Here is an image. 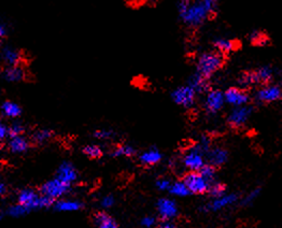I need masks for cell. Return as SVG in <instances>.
<instances>
[{
    "instance_id": "f35d334b",
    "label": "cell",
    "mask_w": 282,
    "mask_h": 228,
    "mask_svg": "<svg viewBox=\"0 0 282 228\" xmlns=\"http://www.w3.org/2000/svg\"><path fill=\"white\" fill-rule=\"evenodd\" d=\"M10 137V126H8L6 124L0 125V139L6 140L7 138Z\"/></svg>"
},
{
    "instance_id": "8992f818",
    "label": "cell",
    "mask_w": 282,
    "mask_h": 228,
    "mask_svg": "<svg viewBox=\"0 0 282 228\" xmlns=\"http://www.w3.org/2000/svg\"><path fill=\"white\" fill-rule=\"evenodd\" d=\"M204 152L195 144L194 147L190 148L183 157V165L186 168L193 172L201 171V169L206 165Z\"/></svg>"
},
{
    "instance_id": "52a82bcc",
    "label": "cell",
    "mask_w": 282,
    "mask_h": 228,
    "mask_svg": "<svg viewBox=\"0 0 282 228\" xmlns=\"http://www.w3.org/2000/svg\"><path fill=\"white\" fill-rule=\"evenodd\" d=\"M196 93L193 88H191L189 85L180 86L172 93V100L178 105H181L183 108H192L195 102Z\"/></svg>"
},
{
    "instance_id": "cb8c5ba5",
    "label": "cell",
    "mask_w": 282,
    "mask_h": 228,
    "mask_svg": "<svg viewBox=\"0 0 282 228\" xmlns=\"http://www.w3.org/2000/svg\"><path fill=\"white\" fill-rule=\"evenodd\" d=\"M95 223L98 228H117L116 222L106 213H98L95 216Z\"/></svg>"
},
{
    "instance_id": "7bdbcfd3",
    "label": "cell",
    "mask_w": 282,
    "mask_h": 228,
    "mask_svg": "<svg viewBox=\"0 0 282 228\" xmlns=\"http://www.w3.org/2000/svg\"><path fill=\"white\" fill-rule=\"evenodd\" d=\"M161 228H177V227L174 226L173 224H171V223H164V224L161 226Z\"/></svg>"
},
{
    "instance_id": "74e56055",
    "label": "cell",
    "mask_w": 282,
    "mask_h": 228,
    "mask_svg": "<svg viewBox=\"0 0 282 228\" xmlns=\"http://www.w3.org/2000/svg\"><path fill=\"white\" fill-rule=\"evenodd\" d=\"M171 185L172 184L170 183V181L167 179H159L156 182V186L158 189H161V191H170Z\"/></svg>"
},
{
    "instance_id": "ba28073f",
    "label": "cell",
    "mask_w": 282,
    "mask_h": 228,
    "mask_svg": "<svg viewBox=\"0 0 282 228\" xmlns=\"http://www.w3.org/2000/svg\"><path fill=\"white\" fill-rule=\"evenodd\" d=\"M224 103H225L224 94L222 92H220V90L213 89V90H209L207 95H206L204 107L205 110L208 113L215 114L223 108Z\"/></svg>"
},
{
    "instance_id": "277c9868",
    "label": "cell",
    "mask_w": 282,
    "mask_h": 228,
    "mask_svg": "<svg viewBox=\"0 0 282 228\" xmlns=\"http://www.w3.org/2000/svg\"><path fill=\"white\" fill-rule=\"evenodd\" d=\"M183 182L187 186L190 193H193V194H204L206 192H208L211 185L209 182L202 176L200 171L198 172L190 171L185 176Z\"/></svg>"
},
{
    "instance_id": "3957f363",
    "label": "cell",
    "mask_w": 282,
    "mask_h": 228,
    "mask_svg": "<svg viewBox=\"0 0 282 228\" xmlns=\"http://www.w3.org/2000/svg\"><path fill=\"white\" fill-rule=\"evenodd\" d=\"M18 201L22 206L26 207L29 211L33 209H42V208H48L53 203V200L48 198L43 195L39 196L36 194L33 189H23L19 193L18 196Z\"/></svg>"
},
{
    "instance_id": "4dcf8cb0",
    "label": "cell",
    "mask_w": 282,
    "mask_h": 228,
    "mask_svg": "<svg viewBox=\"0 0 282 228\" xmlns=\"http://www.w3.org/2000/svg\"><path fill=\"white\" fill-rule=\"evenodd\" d=\"M29 210L24 207V206H22V204L18 203V204H14V206L10 207L9 209L7 210V213L8 215H10L12 217H20V216H23V215H25L26 213H28Z\"/></svg>"
},
{
    "instance_id": "ee69618b",
    "label": "cell",
    "mask_w": 282,
    "mask_h": 228,
    "mask_svg": "<svg viewBox=\"0 0 282 228\" xmlns=\"http://www.w3.org/2000/svg\"><path fill=\"white\" fill-rule=\"evenodd\" d=\"M6 192H7L6 184H5V183H2V184H0V193H2V195H5Z\"/></svg>"
},
{
    "instance_id": "7a4b0ae2",
    "label": "cell",
    "mask_w": 282,
    "mask_h": 228,
    "mask_svg": "<svg viewBox=\"0 0 282 228\" xmlns=\"http://www.w3.org/2000/svg\"><path fill=\"white\" fill-rule=\"evenodd\" d=\"M223 65V56L220 52L204 53L197 60V73L202 77L209 79Z\"/></svg>"
},
{
    "instance_id": "603a6c76",
    "label": "cell",
    "mask_w": 282,
    "mask_h": 228,
    "mask_svg": "<svg viewBox=\"0 0 282 228\" xmlns=\"http://www.w3.org/2000/svg\"><path fill=\"white\" fill-rule=\"evenodd\" d=\"M215 47L218 49V52L221 54L222 53H230L235 50L236 42L231 39H225V38H219L215 41Z\"/></svg>"
},
{
    "instance_id": "836d02e7",
    "label": "cell",
    "mask_w": 282,
    "mask_h": 228,
    "mask_svg": "<svg viewBox=\"0 0 282 228\" xmlns=\"http://www.w3.org/2000/svg\"><path fill=\"white\" fill-rule=\"evenodd\" d=\"M209 193L213 197V199L219 198V197H222L225 195V187L220 183H213L210 185Z\"/></svg>"
},
{
    "instance_id": "9c48e42d",
    "label": "cell",
    "mask_w": 282,
    "mask_h": 228,
    "mask_svg": "<svg viewBox=\"0 0 282 228\" xmlns=\"http://www.w3.org/2000/svg\"><path fill=\"white\" fill-rule=\"evenodd\" d=\"M224 97H225V102L233 105L234 108L245 107L250 100V97L245 90L237 87L228 88L224 93Z\"/></svg>"
},
{
    "instance_id": "4316f807",
    "label": "cell",
    "mask_w": 282,
    "mask_h": 228,
    "mask_svg": "<svg viewBox=\"0 0 282 228\" xmlns=\"http://www.w3.org/2000/svg\"><path fill=\"white\" fill-rule=\"evenodd\" d=\"M257 74V78L260 83H267L272 80L273 78V69L270 66H263L260 68L257 71H255Z\"/></svg>"
},
{
    "instance_id": "d4e9b609",
    "label": "cell",
    "mask_w": 282,
    "mask_h": 228,
    "mask_svg": "<svg viewBox=\"0 0 282 228\" xmlns=\"http://www.w3.org/2000/svg\"><path fill=\"white\" fill-rule=\"evenodd\" d=\"M258 83H260V81H258L256 72H246L239 79V84L241 87H249L258 84Z\"/></svg>"
},
{
    "instance_id": "7402d4cb",
    "label": "cell",
    "mask_w": 282,
    "mask_h": 228,
    "mask_svg": "<svg viewBox=\"0 0 282 228\" xmlns=\"http://www.w3.org/2000/svg\"><path fill=\"white\" fill-rule=\"evenodd\" d=\"M82 208V203L77 200H59L55 204V209L60 212H74Z\"/></svg>"
},
{
    "instance_id": "e575fe53",
    "label": "cell",
    "mask_w": 282,
    "mask_h": 228,
    "mask_svg": "<svg viewBox=\"0 0 282 228\" xmlns=\"http://www.w3.org/2000/svg\"><path fill=\"white\" fill-rule=\"evenodd\" d=\"M260 195H261V188L260 187L252 189V191H251L245 197V198H243L242 204H245V206H250V204H252L258 198V196H260Z\"/></svg>"
},
{
    "instance_id": "2e32d148",
    "label": "cell",
    "mask_w": 282,
    "mask_h": 228,
    "mask_svg": "<svg viewBox=\"0 0 282 228\" xmlns=\"http://www.w3.org/2000/svg\"><path fill=\"white\" fill-rule=\"evenodd\" d=\"M228 157L227 151L221 147H215L211 148L207 153V159L209 162V165L213 167H218L223 165Z\"/></svg>"
},
{
    "instance_id": "484cf974",
    "label": "cell",
    "mask_w": 282,
    "mask_h": 228,
    "mask_svg": "<svg viewBox=\"0 0 282 228\" xmlns=\"http://www.w3.org/2000/svg\"><path fill=\"white\" fill-rule=\"evenodd\" d=\"M136 153V150L134 147L129 146V144H122L118 148L114 149L112 152V156L114 157H120V156H125V157H131L134 156Z\"/></svg>"
},
{
    "instance_id": "b9f144b4",
    "label": "cell",
    "mask_w": 282,
    "mask_h": 228,
    "mask_svg": "<svg viewBox=\"0 0 282 228\" xmlns=\"http://www.w3.org/2000/svg\"><path fill=\"white\" fill-rule=\"evenodd\" d=\"M7 33H8V29H7V25L5 24V23H3L2 25H0V36H2L3 38L7 36Z\"/></svg>"
},
{
    "instance_id": "f1b7e54d",
    "label": "cell",
    "mask_w": 282,
    "mask_h": 228,
    "mask_svg": "<svg viewBox=\"0 0 282 228\" xmlns=\"http://www.w3.org/2000/svg\"><path fill=\"white\" fill-rule=\"evenodd\" d=\"M84 154L90 158H99L103 155L102 148L97 146V144H88L83 149Z\"/></svg>"
},
{
    "instance_id": "8fae6325",
    "label": "cell",
    "mask_w": 282,
    "mask_h": 228,
    "mask_svg": "<svg viewBox=\"0 0 282 228\" xmlns=\"http://www.w3.org/2000/svg\"><path fill=\"white\" fill-rule=\"evenodd\" d=\"M255 98L261 102L270 103L280 100L282 98V88L276 85H268L257 90Z\"/></svg>"
},
{
    "instance_id": "1f68e13d",
    "label": "cell",
    "mask_w": 282,
    "mask_h": 228,
    "mask_svg": "<svg viewBox=\"0 0 282 228\" xmlns=\"http://www.w3.org/2000/svg\"><path fill=\"white\" fill-rule=\"evenodd\" d=\"M250 40H251V42L256 45H266L269 42L268 38L266 37L264 34H262L261 32H257V30H254L253 33H251Z\"/></svg>"
},
{
    "instance_id": "e0dca14e",
    "label": "cell",
    "mask_w": 282,
    "mask_h": 228,
    "mask_svg": "<svg viewBox=\"0 0 282 228\" xmlns=\"http://www.w3.org/2000/svg\"><path fill=\"white\" fill-rule=\"evenodd\" d=\"M2 58L7 66H19L22 60V55L19 50L10 45H5L2 50Z\"/></svg>"
},
{
    "instance_id": "30bf717a",
    "label": "cell",
    "mask_w": 282,
    "mask_h": 228,
    "mask_svg": "<svg viewBox=\"0 0 282 228\" xmlns=\"http://www.w3.org/2000/svg\"><path fill=\"white\" fill-rule=\"evenodd\" d=\"M251 114H252V108L249 105H245V107H239V108H234L230 116L227 118L228 124H230L234 128H238L245 125L248 120L250 119Z\"/></svg>"
},
{
    "instance_id": "44dd1931",
    "label": "cell",
    "mask_w": 282,
    "mask_h": 228,
    "mask_svg": "<svg viewBox=\"0 0 282 228\" xmlns=\"http://www.w3.org/2000/svg\"><path fill=\"white\" fill-rule=\"evenodd\" d=\"M2 112H3L4 117L9 118V119H14V118H18L20 116L22 110L20 108V105L15 103V102L5 101L2 104Z\"/></svg>"
},
{
    "instance_id": "83f0119b",
    "label": "cell",
    "mask_w": 282,
    "mask_h": 228,
    "mask_svg": "<svg viewBox=\"0 0 282 228\" xmlns=\"http://www.w3.org/2000/svg\"><path fill=\"white\" fill-rule=\"evenodd\" d=\"M170 193L174 196H178V197H185L190 194V191H189V188L185 185L184 182L182 181V182H176V183H173L171 185Z\"/></svg>"
},
{
    "instance_id": "5b68a950",
    "label": "cell",
    "mask_w": 282,
    "mask_h": 228,
    "mask_svg": "<svg viewBox=\"0 0 282 228\" xmlns=\"http://www.w3.org/2000/svg\"><path fill=\"white\" fill-rule=\"evenodd\" d=\"M70 185H68L59 179L55 178L53 180L48 181L47 183H44L41 187V195L48 197V198L54 200L58 199L60 197L64 196L68 191H69Z\"/></svg>"
},
{
    "instance_id": "6da1fadb",
    "label": "cell",
    "mask_w": 282,
    "mask_h": 228,
    "mask_svg": "<svg viewBox=\"0 0 282 228\" xmlns=\"http://www.w3.org/2000/svg\"><path fill=\"white\" fill-rule=\"evenodd\" d=\"M217 3L213 0H203V2H180L178 11L180 17L189 26H200L209 18V15L216 10Z\"/></svg>"
},
{
    "instance_id": "7c38bea8",
    "label": "cell",
    "mask_w": 282,
    "mask_h": 228,
    "mask_svg": "<svg viewBox=\"0 0 282 228\" xmlns=\"http://www.w3.org/2000/svg\"><path fill=\"white\" fill-rule=\"evenodd\" d=\"M238 200V196L235 194H225L222 197L219 198H215L211 200L209 203L206 204L204 207L205 211H211V212H217L220 210H223L227 207L233 206V204Z\"/></svg>"
},
{
    "instance_id": "d6986e66",
    "label": "cell",
    "mask_w": 282,
    "mask_h": 228,
    "mask_svg": "<svg viewBox=\"0 0 282 228\" xmlns=\"http://www.w3.org/2000/svg\"><path fill=\"white\" fill-rule=\"evenodd\" d=\"M28 141L23 136L13 137L8 141V149L13 154H22L28 150Z\"/></svg>"
},
{
    "instance_id": "d6a6232c",
    "label": "cell",
    "mask_w": 282,
    "mask_h": 228,
    "mask_svg": "<svg viewBox=\"0 0 282 228\" xmlns=\"http://www.w3.org/2000/svg\"><path fill=\"white\" fill-rule=\"evenodd\" d=\"M200 173L211 184L213 180H215V177H216V169H215V167L208 164V165H205L203 167V168L200 171Z\"/></svg>"
},
{
    "instance_id": "ac0fdd59",
    "label": "cell",
    "mask_w": 282,
    "mask_h": 228,
    "mask_svg": "<svg viewBox=\"0 0 282 228\" xmlns=\"http://www.w3.org/2000/svg\"><path fill=\"white\" fill-rule=\"evenodd\" d=\"M191 88L194 89V92L197 94H203V93H208V88H209V83H208V79H206L204 77H202L201 74H198L197 72L194 73L192 77L190 78L189 80V84H187Z\"/></svg>"
},
{
    "instance_id": "f546056e",
    "label": "cell",
    "mask_w": 282,
    "mask_h": 228,
    "mask_svg": "<svg viewBox=\"0 0 282 228\" xmlns=\"http://www.w3.org/2000/svg\"><path fill=\"white\" fill-rule=\"evenodd\" d=\"M52 136H53V133L50 131V129H40V131L36 132L33 135V140L36 143H44L45 141L51 139Z\"/></svg>"
},
{
    "instance_id": "8d00e7d4",
    "label": "cell",
    "mask_w": 282,
    "mask_h": 228,
    "mask_svg": "<svg viewBox=\"0 0 282 228\" xmlns=\"http://www.w3.org/2000/svg\"><path fill=\"white\" fill-rule=\"evenodd\" d=\"M23 132H24V126L21 123H13L10 125V138L22 136Z\"/></svg>"
},
{
    "instance_id": "60d3db41",
    "label": "cell",
    "mask_w": 282,
    "mask_h": 228,
    "mask_svg": "<svg viewBox=\"0 0 282 228\" xmlns=\"http://www.w3.org/2000/svg\"><path fill=\"white\" fill-rule=\"evenodd\" d=\"M156 221H155V218L154 217H152V216H147V217H144L142 221H141V224L142 226L144 227H147V228H152L154 225H155Z\"/></svg>"
},
{
    "instance_id": "d590c367",
    "label": "cell",
    "mask_w": 282,
    "mask_h": 228,
    "mask_svg": "<svg viewBox=\"0 0 282 228\" xmlns=\"http://www.w3.org/2000/svg\"><path fill=\"white\" fill-rule=\"evenodd\" d=\"M113 135V132L110 129H98L94 133V137L99 140H108Z\"/></svg>"
},
{
    "instance_id": "9a60e30c",
    "label": "cell",
    "mask_w": 282,
    "mask_h": 228,
    "mask_svg": "<svg viewBox=\"0 0 282 228\" xmlns=\"http://www.w3.org/2000/svg\"><path fill=\"white\" fill-rule=\"evenodd\" d=\"M25 71L21 66H7L3 71V79L9 83H18L24 80Z\"/></svg>"
},
{
    "instance_id": "ab89813d",
    "label": "cell",
    "mask_w": 282,
    "mask_h": 228,
    "mask_svg": "<svg viewBox=\"0 0 282 228\" xmlns=\"http://www.w3.org/2000/svg\"><path fill=\"white\" fill-rule=\"evenodd\" d=\"M113 203H114V199L112 196H105L101 201V206L104 209H109L113 206Z\"/></svg>"
},
{
    "instance_id": "ffe728a7",
    "label": "cell",
    "mask_w": 282,
    "mask_h": 228,
    "mask_svg": "<svg viewBox=\"0 0 282 228\" xmlns=\"http://www.w3.org/2000/svg\"><path fill=\"white\" fill-rule=\"evenodd\" d=\"M162 153L157 149H150L144 151L143 153L140 155V162L143 165L148 166H153L158 164L162 161Z\"/></svg>"
},
{
    "instance_id": "5bb4252c",
    "label": "cell",
    "mask_w": 282,
    "mask_h": 228,
    "mask_svg": "<svg viewBox=\"0 0 282 228\" xmlns=\"http://www.w3.org/2000/svg\"><path fill=\"white\" fill-rule=\"evenodd\" d=\"M56 178L59 179L62 182H64V183H66L68 185H71L73 182L77 180L78 173L74 167L72 166V164L65 162L59 166Z\"/></svg>"
},
{
    "instance_id": "4fadbf2b",
    "label": "cell",
    "mask_w": 282,
    "mask_h": 228,
    "mask_svg": "<svg viewBox=\"0 0 282 228\" xmlns=\"http://www.w3.org/2000/svg\"><path fill=\"white\" fill-rule=\"evenodd\" d=\"M157 210L158 214L166 221L176 217L178 214V207L176 202L168 198H163L157 202Z\"/></svg>"
}]
</instances>
